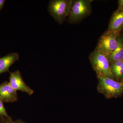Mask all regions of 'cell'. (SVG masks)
Here are the masks:
<instances>
[{
  "label": "cell",
  "mask_w": 123,
  "mask_h": 123,
  "mask_svg": "<svg viewBox=\"0 0 123 123\" xmlns=\"http://www.w3.org/2000/svg\"></svg>",
  "instance_id": "obj_16"
},
{
  "label": "cell",
  "mask_w": 123,
  "mask_h": 123,
  "mask_svg": "<svg viewBox=\"0 0 123 123\" xmlns=\"http://www.w3.org/2000/svg\"><path fill=\"white\" fill-rule=\"evenodd\" d=\"M123 29V8H118L112 14L107 30L120 32Z\"/></svg>",
  "instance_id": "obj_8"
},
{
  "label": "cell",
  "mask_w": 123,
  "mask_h": 123,
  "mask_svg": "<svg viewBox=\"0 0 123 123\" xmlns=\"http://www.w3.org/2000/svg\"><path fill=\"white\" fill-rule=\"evenodd\" d=\"M97 90L106 98L111 99L121 97L123 95V83L113 80L101 74L97 73Z\"/></svg>",
  "instance_id": "obj_1"
},
{
  "label": "cell",
  "mask_w": 123,
  "mask_h": 123,
  "mask_svg": "<svg viewBox=\"0 0 123 123\" xmlns=\"http://www.w3.org/2000/svg\"><path fill=\"white\" fill-rule=\"evenodd\" d=\"M3 103V102L0 98V117H3L8 118H11L7 114Z\"/></svg>",
  "instance_id": "obj_13"
},
{
  "label": "cell",
  "mask_w": 123,
  "mask_h": 123,
  "mask_svg": "<svg viewBox=\"0 0 123 123\" xmlns=\"http://www.w3.org/2000/svg\"><path fill=\"white\" fill-rule=\"evenodd\" d=\"M89 59L92 68L96 73L101 74L116 80L111 72L110 63L107 57L95 49L90 53Z\"/></svg>",
  "instance_id": "obj_4"
},
{
  "label": "cell",
  "mask_w": 123,
  "mask_h": 123,
  "mask_svg": "<svg viewBox=\"0 0 123 123\" xmlns=\"http://www.w3.org/2000/svg\"><path fill=\"white\" fill-rule=\"evenodd\" d=\"M0 98L6 103L18 101L17 91L11 87L8 82H4L0 85Z\"/></svg>",
  "instance_id": "obj_7"
},
{
  "label": "cell",
  "mask_w": 123,
  "mask_h": 123,
  "mask_svg": "<svg viewBox=\"0 0 123 123\" xmlns=\"http://www.w3.org/2000/svg\"><path fill=\"white\" fill-rule=\"evenodd\" d=\"M117 81L123 82V65L121 68L112 72Z\"/></svg>",
  "instance_id": "obj_11"
},
{
  "label": "cell",
  "mask_w": 123,
  "mask_h": 123,
  "mask_svg": "<svg viewBox=\"0 0 123 123\" xmlns=\"http://www.w3.org/2000/svg\"><path fill=\"white\" fill-rule=\"evenodd\" d=\"M72 0H51L49 1L48 10L52 17L60 24L68 18Z\"/></svg>",
  "instance_id": "obj_3"
},
{
  "label": "cell",
  "mask_w": 123,
  "mask_h": 123,
  "mask_svg": "<svg viewBox=\"0 0 123 123\" xmlns=\"http://www.w3.org/2000/svg\"><path fill=\"white\" fill-rule=\"evenodd\" d=\"M5 2V0H0V11L3 8Z\"/></svg>",
  "instance_id": "obj_15"
},
{
  "label": "cell",
  "mask_w": 123,
  "mask_h": 123,
  "mask_svg": "<svg viewBox=\"0 0 123 123\" xmlns=\"http://www.w3.org/2000/svg\"><path fill=\"white\" fill-rule=\"evenodd\" d=\"M118 8H123V0H119L118 1Z\"/></svg>",
  "instance_id": "obj_14"
},
{
  "label": "cell",
  "mask_w": 123,
  "mask_h": 123,
  "mask_svg": "<svg viewBox=\"0 0 123 123\" xmlns=\"http://www.w3.org/2000/svg\"><path fill=\"white\" fill-rule=\"evenodd\" d=\"M119 33L106 31L99 38L95 49L108 58L117 47Z\"/></svg>",
  "instance_id": "obj_5"
},
{
  "label": "cell",
  "mask_w": 123,
  "mask_h": 123,
  "mask_svg": "<svg viewBox=\"0 0 123 123\" xmlns=\"http://www.w3.org/2000/svg\"><path fill=\"white\" fill-rule=\"evenodd\" d=\"M9 83L16 91H21L26 93L29 95L34 93L33 89L26 85L23 80L22 76L19 70H16L10 73Z\"/></svg>",
  "instance_id": "obj_6"
},
{
  "label": "cell",
  "mask_w": 123,
  "mask_h": 123,
  "mask_svg": "<svg viewBox=\"0 0 123 123\" xmlns=\"http://www.w3.org/2000/svg\"><path fill=\"white\" fill-rule=\"evenodd\" d=\"M0 123H26L24 121L20 120L13 121L12 120V118H8L6 117H0Z\"/></svg>",
  "instance_id": "obj_12"
},
{
  "label": "cell",
  "mask_w": 123,
  "mask_h": 123,
  "mask_svg": "<svg viewBox=\"0 0 123 123\" xmlns=\"http://www.w3.org/2000/svg\"><path fill=\"white\" fill-rule=\"evenodd\" d=\"M93 0H72L68 18V22L77 24L89 16L92 12Z\"/></svg>",
  "instance_id": "obj_2"
},
{
  "label": "cell",
  "mask_w": 123,
  "mask_h": 123,
  "mask_svg": "<svg viewBox=\"0 0 123 123\" xmlns=\"http://www.w3.org/2000/svg\"><path fill=\"white\" fill-rule=\"evenodd\" d=\"M118 46L108 57L110 64L116 62L123 60V38L121 37L117 38Z\"/></svg>",
  "instance_id": "obj_10"
},
{
  "label": "cell",
  "mask_w": 123,
  "mask_h": 123,
  "mask_svg": "<svg viewBox=\"0 0 123 123\" xmlns=\"http://www.w3.org/2000/svg\"><path fill=\"white\" fill-rule=\"evenodd\" d=\"M19 57L18 53L13 52L0 58V74L9 71L10 68Z\"/></svg>",
  "instance_id": "obj_9"
}]
</instances>
